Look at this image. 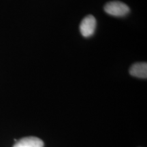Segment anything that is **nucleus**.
<instances>
[{"mask_svg": "<svg viewBox=\"0 0 147 147\" xmlns=\"http://www.w3.org/2000/svg\"><path fill=\"white\" fill-rule=\"evenodd\" d=\"M104 11L109 15L121 17L127 14L130 9L125 3L119 1H110L104 6Z\"/></svg>", "mask_w": 147, "mask_h": 147, "instance_id": "f257e3e1", "label": "nucleus"}, {"mask_svg": "<svg viewBox=\"0 0 147 147\" xmlns=\"http://www.w3.org/2000/svg\"><path fill=\"white\" fill-rule=\"evenodd\" d=\"M129 73L132 76L140 78H147V64L144 62L136 63L131 65L129 69Z\"/></svg>", "mask_w": 147, "mask_h": 147, "instance_id": "20e7f679", "label": "nucleus"}, {"mask_svg": "<svg viewBox=\"0 0 147 147\" xmlns=\"http://www.w3.org/2000/svg\"><path fill=\"white\" fill-rule=\"evenodd\" d=\"M96 19L92 15H88L83 18L80 25V31L82 36L91 37L94 34L96 29Z\"/></svg>", "mask_w": 147, "mask_h": 147, "instance_id": "f03ea898", "label": "nucleus"}, {"mask_svg": "<svg viewBox=\"0 0 147 147\" xmlns=\"http://www.w3.org/2000/svg\"><path fill=\"white\" fill-rule=\"evenodd\" d=\"M43 141L36 137L29 136L23 138L16 141L13 147H44Z\"/></svg>", "mask_w": 147, "mask_h": 147, "instance_id": "7ed1b4c3", "label": "nucleus"}]
</instances>
